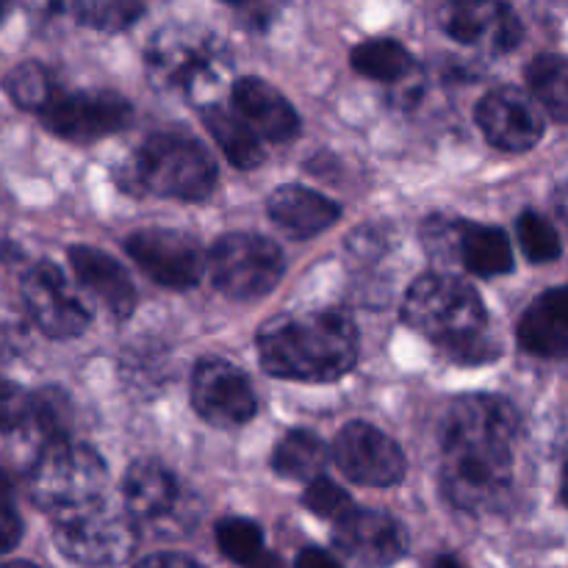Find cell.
I'll return each instance as SVG.
<instances>
[{
    "mask_svg": "<svg viewBox=\"0 0 568 568\" xmlns=\"http://www.w3.org/2000/svg\"><path fill=\"white\" fill-rule=\"evenodd\" d=\"M233 3H242V0H233Z\"/></svg>",
    "mask_w": 568,
    "mask_h": 568,
    "instance_id": "cell-44",
    "label": "cell"
},
{
    "mask_svg": "<svg viewBox=\"0 0 568 568\" xmlns=\"http://www.w3.org/2000/svg\"><path fill=\"white\" fill-rule=\"evenodd\" d=\"M552 209L558 214V220L564 222V227L568 231V181L560 183L552 194Z\"/></svg>",
    "mask_w": 568,
    "mask_h": 568,
    "instance_id": "cell-38",
    "label": "cell"
},
{
    "mask_svg": "<svg viewBox=\"0 0 568 568\" xmlns=\"http://www.w3.org/2000/svg\"><path fill=\"white\" fill-rule=\"evenodd\" d=\"M530 92L555 120L568 122V59L544 53L527 64L525 70Z\"/></svg>",
    "mask_w": 568,
    "mask_h": 568,
    "instance_id": "cell-24",
    "label": "cell"
},
{
    "mask_svg": "<svg viewBox=\"0 0 568 568\" xmlns=\"http://www.w3.org/2000/svg\"><path fill=\"white\" fill-rule=\"evenodd\" d=\"M125 508L139 525H161L181 514L183 488L170 469L155 460H139L125 475Z\"/></svg>",
    "mask_w": 568,
    "mask_h": 568,
    "instance_id": "cell-17",
    "label": "cell"
},
{
    "mask_svg": "<svg viewBox=\"0 0 568 568\" xmlns=\"http://www.w3.org/2000/svg\"><path fill=\"white\" fill-rule=\"evenodd\" d=\"M22 300L39 331L50 338H72L87 331L89 308L53 264H37L22 277Z\"/></svg>",
    "mask_w": 568,
    "mask_h": 568,
    "instance_id": "cell-12",
    "label": "cell"
},
{
    "mask_svg": "<svg viewBox=\"0 0 568 568\" xmlns=\"http://www.w3.org/2000/svg\"><path fill=\"white\" fill-rule=\"evenodd\" d=\"M125 250L144 275L166 288L197 286L205 270L203 247L197 239L183 231H166V227L136 231L125 239Z\"/></svg>",
    "mask_w": 568,
    "mask_h": 568,
    "instance_id": "cell-9",
    "label": "cell"
},
{
    "mask_svg": "<svg viewBox=\"0 0 568 568\" xmlns=\"http://www.w3.org/2000/svg\"><path fill=\"white\" fill-rule=\"evenodd\" d=\"M403 316L414 331L433 338L458 364H483L497 358V344L488 342L486 308L469 283L453 275H425L408 288Z\"/></svg>",
    "mask_w": 568,
    "mask_h": 568,
    "instance_id": "cell-3",
    "label": "cell"
},
{
    "mask_svg": "<svg viewBox=\"0 0 568 568\" xmlns=\"http://www.w3.org/2000/svg\"><path fill=\"white\" fill-rule=\"evenodd\" d=\"M133 568H200V566L194 564L192 558H186V555L164 552V555H153V558L142 560V564Z\"/></svg>",
    "mask_w": 568,
    "mask_h": 568,
    "instance_id": "cell-35",
    "label": "cell"
},
{
    "mask_svg": "<svg viewBox=\"0 0 568 568\" xmlns=\"http://www.w3.org/2000/svg\"><path fill=\"white\" fill-rule=\"evenodd\" d=\"M266 209H270V216L277 227L297 239H311L327 231L331 225H336L338 214H342L333 200L308 186L275 189Z\"/></svg>",
    "mask_w": 568,
    "mask_h": 568,
    "instance_id": "cell-20",
    "label": "cell"
},
{
    "mask_svg": "<svg viewBox=\"0 0 568 568\" xmlns=\"http://www.w3.org/2000/svg\"><path fill=\"white\" fill-rule=\"evenodd\" d=\"M560 497H564V503L568 505V466L564 469V483H560Z\"/></svg>",
    "mask_w": 568,
    "mask_h": 568,
    "instance_id": "cell-40",
    "label": "cell"
},
{
    "mask_svg": "<svg viewBox=\"0 0 568 568\" xmlns=\"http://www.w3.org/2000/svg\"><path fill=\"white\" fill-rule=\"evenodd\" d=\"M233 109L258 136L270 142H286L300 128L292 103L261 78H242L233 83Z\"/></svg>",
    "mask_w": 568,
    "mask_h": 568,
    "instance_id": "cell-19",
    "label": "cell"
},
{
    "mask_svg": "<svg viewBox=\"0 0 568 568\" xmlns=\"http://www.w3.org/2000/svg\"><path fill=\"white\" fill-rule=\"evenodd\" d=\"M247 568H286L283 566V560L277 558V555H270V552H261L258 558L253 560Z\"/></svg>",
    "mask_w": 568,
    "mask_h": 568,
    "instance_id": "cell-39",
    "label": "cell"
},
{
    "mask_svg": "<svg viewBox=\"0 0 568 568\" xmlns=\"http://www.w3.org/2000/svg\"><path fill=\"white\" fill-rule=\"evenodd\" d=\"M227 55L220 42L197 31L166 28L148 53L150 81L189 100H203L225 78Z\"/></svg>",
    "mask_w": 568,
    "mask_h": 568,
    "instance_id": "cell-6",
    "label": "cell"
},
{
    "mask_svg": "<svg viewBox=\"0 0 568 568\" xmlns=\"http://www.w3.org/2000/svg\"><path fill=\"white\" fill-rule=\"evenodd\" d=\"M216 544L222 555L239 566H250L261 552H264V532L255 521L231 516L216 525Z\"/></svg>",
    "mask_w": 568,
    "mask_h": 568,
    "instance_id": "cell-28",
    "label": "cell"
},
{
    "mask_svg": "<svg viewBox=\"0 0 568 568\" xmlns=\"http://www.w3.org/2000/svg\"><path fill=\"white\" fill-rule=\"evenodd\" d=\"M519 414L494 394L455 399L442 427V491L455 508L486 514L505 497L514 475L510 444Z\"/></svg>",
    "mask_w": 568,
    "mask_h": 568,
    "instance_id": "cell-1",
    "label": "cell"
},
{
    "mask_svg": "<svg viewBox=\"0 0 568 568\" xmlns=\"http://www.w3.org/2000/svg\"><path fill=\"white\" fill-rule=\"evenodd\" d=\"M192 403L205 422L239 427L255 416V394L247 377L220 358L200 361L192 377Z\"/></svg>",
    "mask_w": 568,
    "mask_h": 568,
    "instance_id": "cell-13",
    "label": "cell"
},
{
    "mask_svg": "<svg viewBox=\"0 0 568 568\" xmlns=\"http://www.w3.org/2000/svg\"><path fill=\"white\" fill-rule=\"evenodd\" d=\"M214 286L231 300H258L281 283L286 261L275 242L255 233H227L209 255Z\"/></svg>",
    "mask_w": 568,
    "mask_h": 568,
    "instance_id": "cell-7",
    "label": "cell"
},
{
    "mask_svg": "<svg viewBox=\"0 0 568 568\" xmlns=\"http://www.w3.org/2000/svg\"><path fill=\"white\" fill-rule=\"evenodd\" d=\"M105 466L83 444L50 442L28 477V494L48 514L61 516L103 499Z\"/></svg>",
    "mask_w": 568,
    "mask_h": 568,
    "instance_id": "cell-5",
    "label": "cell"
},
{
    "mask_svg": "<svg viewBox=\"0 0 568 568\" xmlns=\"http://www.w3.org/2000/svg\"><path fill=\"white\" fill-rule=\"evenodd\" d=\"M122 186L159 197L205 200L216 186V166L209 150L181 133H155L122 166Z\"/></svg>",
    "mask_w": 568,
    "mask_h": 568,
    "instance_id": "cell-4",
    "label": "cell"
},
{
    "mask_svg": "<svg viewBox=\"0 0 568 568\" xmlns=\"http://www.w3.org/2000/svg\"><path fill=\"white\" fill-rule=\"evenodd\" d=\"M0 568H39V566L22 564V560H11V564H0Z\"/></svg>",
    "mask_w": 568,
    "mask_h": 568,
    "instance_id": "cell-41",
    "label": "cell"
},
{
    "mask_svg": "<svg viewBox=\"0 0 568 568\" xmlns=\"http://www.w3.org/2000/svg\"><path fill=\"white\" fill-rule=\"evenodd\" d=\"M70 264L81 286L92 292L94 300H100V305L114 320H128L133 314V308H136V288H133L131 277H128L125 266L120 261H114L103 250L72 247Z\"/></svg>",
    "mask_w": 568,
    "mask_h": 568,
    "instance_id": "cell-18",
    "label": "cell"
},
{
    "mask_svg": "<svg viewBox=\"0 0 568 568\" xmlns=\"http://www.w3.org/2000/svg\"><path fill=\"white\" fill-rule=\"evenodd\" d=\"M70 397L59 388H44L31 403V425L50 442H64L72 427Z\"/></svg>",
    "mask_w": 568,
    "mask_h": 568,
    "instance_id": "cell-29",
    "label": "cell"
},
{
    "mask_svg": "<svg viewBox=\"0 0 568 568\" xmlns=\"http://www.w3.org/2000/svg\"><path fill=\"white\" fill-rule=\"evenodd\" d=\"M6 92H9V98L20 109L28 111H44L50 100L55 98L50 72L42 64H37V61H26V64L14 67L9 78H6Z\"/></svg>",
    "mask_w": 568,
    "mask_h": 568,
    "instance_id": "cell-27",
    "label": "cell"
},
{
    "mask_svg": "<svg viewBox=\"0 0 568 568\" xmlns=\"http://www.w3.org/2000/svg\"><path fill=\"white\" fill-rule=\"evenodd\" d=\"M436 568H460V566L455 564L453 558H442V560H438V564H436Z\"/></svg>",
    "mask_w": 568,
    "mask_h": 568,
    "instance_id": "cell-42",
    "label": "cell"
},
{
    "mask_svg": "<svg viewBox=\"0 0 568 568\" xmlns=\"http://www.w3.org/2000/svg\"><path fill=\"white\" fill-rule=\"evenodd\" d=\"M519 344L541 358H560L568 353V327L538 300L519 322Z\"/></svg>",
    "mask_w": 568,
    "mask_h": 568,
    "instance_id": "cell-26",
    "label": "cell"
},
{
    "mask_svg": "<svg viewBox=\"0 0 568 568\" xmlns=\"http://www.w3.org/2000/svg\"><path fill=\"white\" fill-rule=\"evenodd\" d=\"M336 547L358 568H388L408 549V536L397 519L377 510H349L336 521Z\"/></svg>",
    "mask_w": 568,
    "mask_h": 568,
    "instance_id": "cell-15",
    "label": "cell"
},
{
    "mask_svg": "<svg viewBox=\"0 0 568 568\" xmlns=\"http://www.w3.org/2000/svg\"><path fill=\"white\" fill-rule=\"evenodd\" d=\"M31 403L33 397H28L17 383L0 377V430L11 433L31 425Z\"/></svg>",
    "mask_w": 568,
    "mask_h": 568,
    "instance_id": "cell-33",
    "label": "cell"
},
{
    "mask_svg": "<svg viewBox=\"0 0 568 568\" xmlns=\"http://www.w3.org/2000/svg\"><path fill=\"white\" fill-rule=\"evenodd\" d=\"M203 125L209 128L214 142L220 144L225 159L236 170H253V166H258L264 161V148H261L258 133L242 116L233 114V111L214 103L203 105Z\"/></svg>",
    "mask_w": 568,
    "mask_h": 568,
    "instance_id": "cell-22",
    "label": "cell"
},
{
    "mask_svg": "<svg viewBox=\"0 0 568 568\" xmlns=\"http://www.w3.org/2000/svg\"><path fill=\"white\" fill-rule=\"evenodd\" d=\"M303 503L311 514H316L320 519H331V521L344 519L349 510H355L349 494L344 491L342 486H336V483L327 480V477H322V475L314 477V480L308 483V488H305V494H303Z\"/></svg>",
    "mask_w": 568,
    "mask_h": 568,
    "instance_id": "cell-31",
    "label": "cell"
},
{
    "mask_svg": "<svg viewBox=\"0 0 568 568\" xmlns=\"http://www.w3.org/2000/svg\"><path fill=\"white\" fill-rule=\"evenodd\" d=\"M477 125L488 142L508 153L532 150L544 136V120L532 98L519 89H494L477 105Z\"/></svg>",
    "mask_w": 568,
    "mask_h": 568,
    "instance_id": "cell-16",
    "label": "cell"
},
{
    "mask_svg": "<svg viewBox=\"0 0 568 568\" xmlns=\"http://www.w3.org/2000/svg\"><path fill=\"white\" fill-rule=\"evenodd\" d=\"M516 233H519V244L525 255L536 264H547L560 255V239L555 227L544 220L536 211H525L516 222Z\"/></svg>",
    "mask_w": 568,
    "mask_h": 568,
    "instance_id": "cell-30",
    "label": "cell"
},
{
    "mask_svg": "<svg viewBox=\"0 0 568 568\" xmlns=\"http://www.w3.org/2000/svg\"><path fill=\"white\" fill-rule=\"evenodd\" d=\"M349 64L355 72L372 81H403L414 70V59L408 50L394 39H369L361 42L349 53Z\"/></svg>",
    "mask_w": 568,
    "mask_h": 568,
    "instance_id": "cell-25",
    "label": "cell"
},
{
    "mask_svg": "<svg viewBox=\"0 0 568 568\" xmlns=\"http://www.w3.org/2000/svg\"><path fill=\"white\" fill-rule=\"evenodd\" d=\"M258 358L272 377L283 381H338L358 358V331L344 311L277 316L261 327Z\"/></svg>",
    "mask_w": 568,
    "mask_h": 568,
    "instance_id": "cell-2",
    "label": "cell"
},
{
    "mask_svg": "<svg viewBox=\"0 0 568 568\" xmlns=\"http://www.w3.org/2000/svg\"><path fill=\"white\" fill-rule=\"evenodd\" d=\"M333 460L344 477L361 486L386 488L403 480L405 475L403 449L386 433L366 422H353L338 433L333 442Z\"/></svg>",
    "mask_w": 568,
    "mask_h": 568,
    "instance_id": "cell-10",
    "label": "cell"
},
{
    "mask_svg": "<svg viewBox=\"0 0 568 568\" xmlns=\"http://www.w3.org/2000/svg\"><path fill=\"white\" fill-rule=\"evenodd\" d=\"M541 303L547 305V308L552 311V314L568 327V286H560V288H552V292H547L541 297Z\"/></svg>",
    "mask_w": 568,
    "mask_h": 568,
    "instance_id": "cell-37",
    "label": "cell"
},
{
    "mask_svg": "<svg viewBox=\"0 0 568 568\" xmlns=\"http://www.w3.org/2000/svg\"><path fill=\"white\" fill-rule=\"evenodd\" d=\"M297 568H342V566H338V560L333 558V555H327L325 549L308 547L300 552Z\"/></svg>",
    "mask_w": 568,
    "mask_h": 568,
    "instance_id": "cell-36",
    "label": "cell"
},
{
    "mask_svg": "<svg viewBox=\"0 0 568 568\" xmlns=\"http://www.w3.org/2000/svg\"><path fill=\"white\" fill-rule=\"evenodd\" d=\"M6 11H9V3H6V0H0V20L6 17Z\"/></svg>",
    "mask_w": 568,
    "mask_h": 568,
    "instance_id": "cell-43",
    "label": "cell"
},
{
    "mask_svg": "<svg viewBox=\"0 0 568 568\" xmlns=\"http://www.w3.org/2000/svg\"><path fill=\"white\" fill-rule=\"evenodd\" d=\"M22 538V521L9 505H0V555L14 549Z\"/></svg>",
    "mask_w": 568,
    "mask_h": 568,
    "instance_id": "cell-34",
    "label": "cell"
},
{
    "mask_svg": "<svg viewBox=\"0 0 568 568\" xmlns=\"http://www.w3.org/2000/svg\"><path fill=\"white\" fill-rule=\"evenodd\" d=\"M144 11V0H87L83 20L100 31H122L136 22Z\"/></svg>",
    "mask_w": 568,
    "mask_h": 568,
    "instance_id": "cell-32",
    "label": "cell"
},
{
    "mask_svg": "<svg viewBox=\"0 0 568 568\" xmlns=\"http://www.w3.org/2000/svg\"><path fill=\"white\" fill-rule=\"evenodd\" d=\"M458 261L477 277L508 275L514 270V253L505 231L477 222L458 225Z\"/></svg>",
    "mask_w": 568,
    "mask_h": 568,
    "instance_id": "cell-21",
    "label": "cell"
},
{
    "mask_svg": "<svg viewBox=\"0 0 568 568\" xmlns=\"http://www.w3.org/2000/svg\"><path fill=\"white\" fill-rule=\"evenodd\" d=\"M442 28L460 44L508 53L521 42V20L503 0H453L442 9Z\"/></svg>",
    "mask_w": 568,
    "mask_h": 568,
    "instance_id": "cell-14",
    "label": "cell"
},
{
    "mask_svg": "<svg viewBox=\"0 0 568 568\" xmlns=\"http://www.w3.org/2000/svg\"><path fill=\"white\" fill-rule=\"evenodd\" d=\"M327 464V449L316 433L308 430H292L277 442L275 455H272V466L281 477L288 480L311 483L314 477L322 475Z\"/></svg>",
    "mask_w": 568,
    "mask_h": 568,
    "instance_id": "cell-23",
    "label": "cell"
},
{
    "mask_svg": "<svg viewBox=\"0 0 568 568\" xmlns=\"http://www.w3.org/2000/svg\"><path fill=\"white\" fill-rule=\"evenodd\" d=\"M53 538L61 555L92 568L122 564L136 549L133 519L128 521L120 514H111L103 503L55 516Z\"/></svg>",
    "mask_w": 568,
    "mask_h": 568,
    "instance_id": "cell-8",
    "label": "cell"
},
{
    "mask_svg": "<svg viewBox=\"0 0 568 568\" xmlns=\"http://www.w3.org/2000/svg\"><path fill=\"white\" fill-rule=\"evenodd\" d=\"M131 103L114 92H75L55 94L42 120L55 136L70 142H94L109 133L122 131L131 120Z\"/></svg>",
    "mask_w": 568,
    "mask_h": 568,
    "instance_id": "cell-11",
    "label": "cell"
}]
</instances>
